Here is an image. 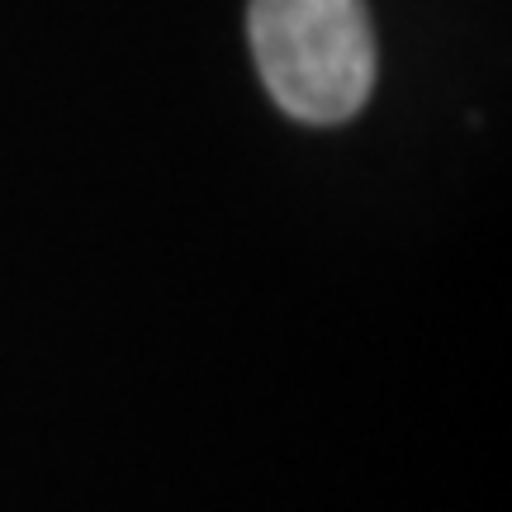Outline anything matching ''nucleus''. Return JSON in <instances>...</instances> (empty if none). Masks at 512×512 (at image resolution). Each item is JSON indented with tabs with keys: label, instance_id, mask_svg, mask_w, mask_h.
I'll list each match as a JSON object with an SVG mask.
<instances>
[{
	"label": "nucleus",
	"instance_id": "obj_1",
	"mask_svg": "<svg viewBox=\"0 0 512 512\" xmlns=\"http://www.w3.org/2000/svg\"><path fill=\"white\" fill-rule=\"evenodd\" d=\"M252 53L275 105L304 124H342L375 86L366 0H252Z\"/></svg>",
	"mask_w": 512,
	"mask_h": 512
}]
</instances>
